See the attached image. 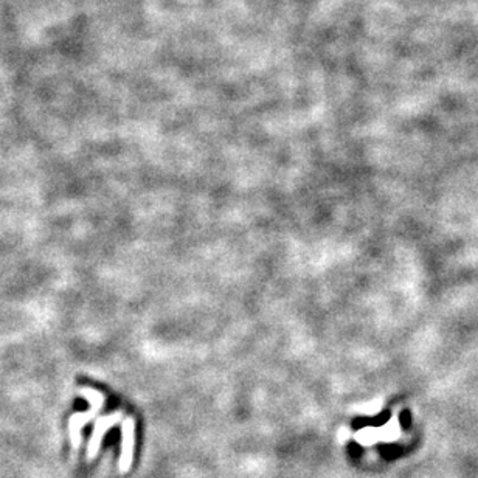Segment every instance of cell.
<instances>
[{"instance_id": "1", "label": "cell", "mask_w": 478, "mask_h": 478, "mask_svg": "<svg viewBox=\"0 0 478 478\" xmlns=\"http://www.w3.org/2000/svg\"><path fill=\"white\" fill-rule=\"evenodd\" d=\"M82 396H86L91 403V410L84 413H75V415L68 421V430H70V439H72L73 448H78L81 443V429L86 425L87 421L95 418V415L100 412L101 407L104 405V398L101 396L98 392L91 390V388H84L81 392Z\"/></svg>"}, {"instance_id": "4", "label": "cell", "mask_w": 478, "mask_h": 478, "mask_svg": "<svg viewBox=\"0 0 478 478\" xmlns=\"http://www.w3.org/2000/svg\"><path fill=\"white\" fill-rule=\"evenodd\" d=\"M347 435H348V433H347V429H342V430H340V443L345 441V439H347Z\"/></svg>"}, {"instance_id": "2", "label": "cell", "mask_w": 478, "mask_h": 478, "mask_svg": "<svg viewBox=\"0 0 478 478\" xmlns=\"http://www.w3.org/2000/svg\"><path fill=\"white\" fill-rule=\"evenodd\" d=\"M134 444H136V423H134L132 418H127L121 425V455L118 460L120 472H127L132 466Z\"/></svg>"}, {"instance_id": "3", "label": "cell", "mask_w": 478, "mask_h": 478, "mask_svg": "<svg viewBox=\"0 0 478 478\" xmlns=\"http://www.w3.org/2000/svg\"><path fill=\"white\" fill-rule=\"evenodd\" d=\"M120 419H121V413H116V415L103 416V418L97 419V423H95V427H93V433L91 436V441H89V445H87V458L89 460H93V458L98 455L100 448H101V441H103V436L106 435V432L112 429V427L116 425Z\"/></svg>"}]
</instances>
